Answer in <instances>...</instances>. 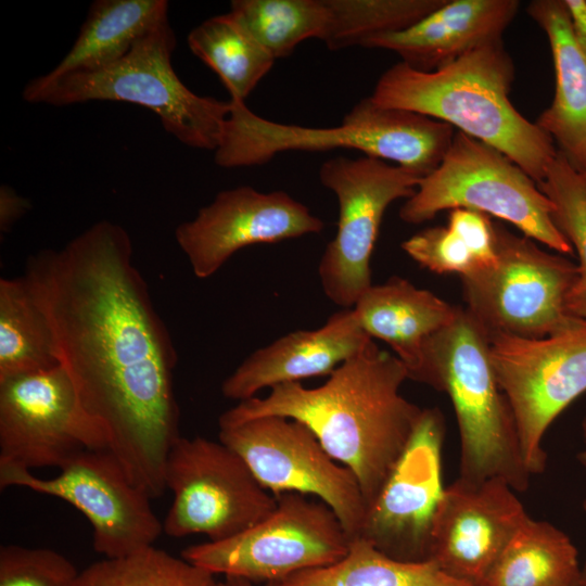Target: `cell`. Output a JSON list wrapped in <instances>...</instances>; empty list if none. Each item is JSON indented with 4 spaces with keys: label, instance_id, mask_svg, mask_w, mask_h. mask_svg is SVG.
<instances>
[{
    "label": "cell",
    "instance_id": "cell-1",
    "mask_svg": "<svg viewBox=\"0 0 586 586\" xmlns=\"http://www.w3.org/2000/svg\"><path fill=\"white\" fill-rule=\"evenodd\" d=\"M24 278L107 449L136 486L162 496L166 458L181 436L177 354L132 263L128 232L98 221L64 247L29 256Z\"/></svg>",
    "mask_w": 586,
    "mask_h": 586
},
{
    "label": "cell",
    "instance_id": "cell-2",
    "mask_svg": "<svg viewBox=\"0 0 586 586\" xmlns=\"http://www.w3.org/2000/svg\"><path fill=\"white\" fill-rule=\"evenodd\" d=\"M407 369L371 340L316 387L301 382L270 388L219 417V428L280 416L304 423L327 453L356 476L369 507L404 454L422 409L400 387Z\"/></svg>",
    "mask_w": 586,
    "mask_h": 586
},
{
    "label": "cell",
    "instance_id": "cell-3",
    "mask_svg": "<svg viewBox=\"0 0 586 586\" xmlns=\"http://www.w3.org/2000/svg\"><path fill=\"white\" fill-rule=\"evenodd\" d=\"M513 81L514 65L501 41L433 72L400 61L380 76L370 98L379 105L458 128L504 153L539 183L558 151L550 137L511 103Z\"/></svg>",
    "mask_w": 586,
    "mask_h": 586
},
{
    "label": "cell",
    "instance_id": "cell-4",
    "mask_svg": "<svg viewBox=\"0 0 586 586\" xmlns=\"http://www.w3.org/2000/svg\"><path fill=\"white\" fill-rule=\"evenodd\" d=\"M215 163L224 168L263 165L283 152L344 149L391 161L420 178L433 173L451 145L455 128L405 110L359 100L333 127H308L266 119L244 101L230 99Z\"/></svg>",
    "mask_w": 586,
    "mask_h": 586
},
{
    "label": "cell",
    "instance_id": "cell-5",
    "mask_svg": "<svg viewBox=\"0 0 586 586\" xmlns=\"http://www.w3.org/2000/svg\"><path fill=\"white\" fill-rule=\"evenodd\" d=\"M409 379L448 395L460 438L459 477L481 482L499 477L515 492L532 476L520 449L510 405L489 357V337L466 308L424 344Z\"/></svg>",
    "mask_w": 586,
    "mask_h": 586
},
{
    "label": "cell",
    "instance_id": "cell-6",
    "mask_svg": "<svg viewBox=\"0 0 586 586\" xmlns=\"http://www.w3.org/2000/svg\"><path fill=\"white\" fill-rule=\"evenodd\" d=\"M176 38L166 18L142 36L117 62L91 72L30 80L23 99L63 106L88 101H120L154 112L164 129L181 143L215 151L231 110L230 99L199 95L171 64Z\"/></svg>",
    "mask_w": 586,
    "mask_h": 586
},
{
    "label": "cell",
    "instance_id": "cell-7",
    "mask_svg": "<svg viewBox=\"0 0 586 586\" xmlns=\"http://www.w3.org/2000/svg\"><path fill=\"white\" fill-rule=\"evenodd\" d=\"M454 208L495 216L559 254L574 253L552 219V202L537 183L504 153L461 131L440 166L405 201L399 217L419 225Z\"/></svg>",
    "mask_w": 586,
    "mask_h": 586
},
{
    "label": "cell",
    "instance_id": "cell-8",
    "mask_svg": "<svg viewBox=\"0 0 586 586\" xmlns=\"http://www.w3.org/2000/svg\"><path fill=\"white\" fill-rule=\"evenodd\" d=\"M496 264L461 278L466 309L488 335L544 337L570 324L569 293L577 265L494 222Z\"/></svg>",
    "mask_w": 586,
    "mask_h": 586
},
{
    "label": "cell",
    "instance_id": "cell-9",
    "mask_svg": "<svg viewBox=\"0 0 586 586\" xmlns=\"http://www.w3.org/2000/svg\"><path fill=\"white\" fill-rule=\"evenodd\" d=\"M276 497V509L254 526L225 540L191 545L181 558L213 575L266 584L346 556L352 537L331 508L297 493Z\"/></svg>",
    "mask_w": 586,
    "mask_h": 586
},
{
    "label": "cell",
    "instance_id": "cell-10",
    "mask_svg": "<svg viewBox=\"0 0 586 586\" xmlns=\"http://www.w3.org/2000/svg\"><path fill=\"white\" fill-rule=\"evenodd\" d=\"M497 383L513 413L524 466L546 468L543 440L553 420L586 392V321L544 337L488 335Z\"/></svg>",
    "mask_w": 586,
    "mask_h": 586
},
{
    "label": "cell",
    "instance_id": "cell-11",
    "mask_svg": "<svg viewBox=\"0 0 586 586\" xmlns=\"http://www.w3.org/2000/svg\"><path fill=\"white\" fill-rule=\"evenodd\" d=\"M164 477L174 498L163 531L174 538L203 534L208 542L225 540L267 518L278 504L220 441L180 436L167 455Z\"/></svg>",
    "mask_w": 586,
    "mask_h": 586
},
{
    "label": "cell",
    "instance_id": "cell-12",
    "mask_svg": "<svg viewBox=\"0 0 586 586\" xmlns=\"http://www.w3.org/2000/svg\"><path fill=\"white\" fill-rule=\"evenodd\" d=\"M318 176L339 203L336 233L321 255L319 279L331 302L352 308L372 285L370 260L386 208L412 196L422 178L366 155L329 158Z\"/></svg>",
    "mask_w": 586,
    "mask_h": 586
},
{
    "label": "cell",
    "instance_id": "cell-13",
    "mask_svg": "<svg viewBox=\"0 0 586 586\" xmlns=\"http://www.w3.org/2000/svg\"><path fill=\"white\" fill-rule=\"evenodd\" d=\"M24 487L53 496L80 511L92 527L93 549L105 559L132 556L153 547L163 523L151 497L136 486L109 449L86 450L51 479L0 462V488Z\"/></svg>",
    "mask_w": 586,
    "mask_h": 586
},
{
    "label": "cell",
    "instance_id": "cell-14",
    "mask_svg": "<svg viewBox=\"0 0 586 586\" xmlns=\"http://www.w3.org/2000/svg\"><path fill=\"white\" fill-rule=\"evenodd\" d=\"M218 437L272 495L317 496L337 515L352 539L358 535L368 509L359 483L304 423L265 416L219 428Z\"/></svg>",
    "mask_w": 586,
    "mask_h": 586
},
{
    "label": "cell",
    "instance_id": "cell-15",
    "mask_svg": "<svg viewBox=\"0 0 586 586\" xmlns=\"http://www.w3.org/2000/svg\"><path fill=\"white\" fill-rule=\"evenodd\" d=\"M107 449L60 365L0 381V462L61 468L78 454Z\"/></svg>",
    "mask_w": 586,
    "mask_h": 586
},
{
    "label": "cell",
    "instance_id": "cell-16",
    "mask_svg": "<svg viewBox=\"0 0 586 586\" xmlns=\"http://www.w3.org/2000/svg\"><path fill=\"white\" fill-rule=\"evenodd\" d=\"M444 434L441 410L422 409L404 454L368 507L356 537L400 561L428 560L431 530L445 491Z\"/></svg>",
    "mask_w": 586,
    "mask_h": 586
},
{
    "label": "cell",
    "instance_id": "cell-17",
    "mask_svg": "<svg viewBox=\"0 0 586 586\" xmlns=\"http://www.w3.org/2000/svg\"><path fill=\"white\" fill-rule=\"evenodd\" d=\"M323 221L284 191L240 186L219 192L196 216L175 230L194 276L215 275L239 250L319 233Z\"/></svg>",
    "mask_w": 586,
    "mask_h": 586
},
{
    "label": "cell",
    "instance_id": "cell-18",
    "mask_svg": "<svg viewBox=\"0 0 586 586\" xmlns=\"http://www.w3.org/2000/svg\"><path fill=\"white\" fill-rule=\"evenodd\" d=\"M530 517L511 485L499 477H458L445 487L430 535L428 560L449 576L484 586L519 527Z\"/></svg>",
    "mask_w": 586,
    "mask_h": 586
},
{
    "label": "cell",
    "instance_id": "cell-19",
    "mask_svg": "<svg viewBox=\"0 0 586 586\" xmlns=\"http://www.w3.org/2000/svg\"><path fill=\"white\" fill-rule=\"evenodd\" d=\"M372 339L353 308H343L316 330L285 334L246 357L221 384L226 398L243 402L284 383L329 375Z\"/></svg>",
    "mask_w": 586,
    "mask_h": 586
},
{
    "label": "cell",
    "instance_id": "cell-20",
    "mask_svg": "<svg viewBox=\"0 0 586 586\" xmlns=\"http://www.w3.org/2000/svg\"><path fill=\"white\" fill-rule=\"evenodd\" d=\"M519 8L518 0H447L411 26L374 35L361 47L393 51L410 67L433 72L474 49L501 42Z\"/></svg>",
    "mask_w": 586,
    "mask_h": 586
},
{
    "label": "cell",
    "instance_id": "cell-21",
    "mask_svg": "<svg viewBox=\"0 0 586 586\" xmlns=\"http://www.w3.org/2000/svg\"><path fill=\"white\" fill-rule=\"evenodd\" d=\"M526 12L548 38L556 78L552 102L535 124L575 169L586 173V55L563 0H534Z\"/></svg>",
    "mask_w": 586,
    "mask_h": 586
},
{
    "label": "cell",
    "instance_id": "cell-22",
    "mask_svg": "<svg viewBox=\"0 0 586 586\" xmlns=\"http://www.w3.org/2000/svg\"><path fill=\"white\" fill-rule=\"evenodd\" d=\"M352 308L371 339L390 345L406 367L408 379L420 362L425 342L448 326L458 310L400 277L372 284Z\"/></svg>",
    "mask_w": 586,
    "mask_h": 586
},
{
    "label": "cell",
    "instance_id": "cell-23",
    "mask_svg": "<svg viewBox=\"0 0 586 586\" xmlns=\"http://www.w3.org/2000/svg\"><path fill=\"white\" fill-rule=\"evenodd\" d=\"M168 18L166 0H97L71 50L48 74L91 72L124 58L149 30Z\"/></svg>",
    "mask_w": 586,
    "mask_h": 586
},
{
    "label": "cell",
    "instance_id": "cell-24",
    "mask_svg": "<svg viewBox=\"0 0 586 586\" xmlns=\"http://www.w3.org/2000/svg\"><path fill=\"white\" fill-rule=\"evenodd\" d=\"M581 563L571 538L531 515L519 527L484 586H579Z\"/></svg>",
    "mask_w": 586,
    "mask_h": 586
},
{
    "label": "cell",
    "instance_id": "cell-25",
    "mask_svg": "<svg viewBox=\"0 0 586 586\" xmlns=\"http://www.w3.org/2000/svg\"><path fill=\"white\" fill-rule=\"evenodd\" d=\"M275 586H472L446 574L433 561L407 562L380 551L361 537L352 539L337 562L305 570Z\"/></svg>",
    "mask_w": 586,
    "mask_h": 586
},
{
    "label": "cell",
    "instance_id": "cell-26",
    "mask_svg": "<svg viewBox=\"0 0 586 586\" xmlns=\"http://www.w3.org/2000/svg\"><path fill=\"white\" fill-rule=\"evenodd\" d=\"M60 366L46 316L23 277L0 279V381Z\"/></svg>",
    "mask_w": 586,
    "mask_h": 586
},
{
    "label": "cell",
    "instance_id": "cell-27",
    "mask_svg": "<svg viewBox=\"0 0 586 586\" xmlns=\"http://www.w3.org/2000/svg\"><path fill=\"white\" fill-rule=\"evenodd\" d=\"M187 42L217 74L230 99L245 101L276 61L230 11L200 23Z\"/></svg>",
    "mask_w": 586,
    "mask_h": 586
},
{
    "label": "cell",
    "instance_id": "cell-28",
    "mask_svg": "<svg viewBox=\"0 0 586 586\" xmlns=\"http://www.w3.org/2000/svg\"><path fill=\"white\" fill-rule=\"evenodd\" d=\"M230 12L275 59L288 58L303 41H323L328 0H232Z\"/></svg>",
    "mask_w": 586,
    "mask_h": 586
},
{
    "label": "cell",
    "instance_id": "cell-29",
    "mask_svg": "<svg viewBox=\"0 0 586 586\" xmlns=\"http://www.w3.org/2000/svg\"><path fill=\"white\" fill-rule=\"evenodd\" d=\"M447 0H328L329 24L323 43L337 51L370 37L405 29Z\"/></svg>",
    "mask_w": 586,
    "mask_h": 586
},
{
    "label": "cell",
    "instance_id": "cell-30",
    "mask_svg": "<svg viewBox=\"0 0 586 586\" xmlns=\"http://www.w3.org/2000/svg\"><path fill=\"white\" fill-rule=\"evenodd\" d=\"M555 206L552 219L578 258V275L566 301L568 314L586 321V173L559 152L537 183Z\"/></svg>",
    "mask_w": 586,
    "mask_h": 586
},
{
    "label": "cell",
    "instance_id": "cell-31",
    "mask_svg": "<svg viewBox=\"0 0 586 586\" xmlns=\"http://www.w3.org/2000/svg\"><path fill=\"white\" fill-rule=\"evenodd\" d=\"M72 586H220L215 575L154 546L103 559L79 572Z\"/></svg>",
    "mask_w": 586,
    "mask_h": 586
},
{
    "label": "cell",
    "instance_id": "cell-32",
    "mask_svg": "<svg viewBox=\"0 0 586 586\" xmlns=\"http://www.w3.org/2000/svg\"><path fill=\"white\" fill-rule=\"evenodd\" d=\"M78 574L75 564L53 549L0 548V586H72Z\"/></svg>",
    "mask_w": 586,
    "mask_h": 586
},
{
    "label": "cell",
    "instance_id": "cell-33",
    "mask_svg": "<svg viewBox=\"0 0 586 586\" xmlns=\"http://www.w3.org/2000/svg\"><path fill=\"white\" fill-rule=\"evenodd\" d=\"M403 251L422 267L460 278L483 268L468 243L448 227H429L402 243Z\"/></svg>",
    "mask_w": 586,
    "mask_h": 586
},
{
    "label": "cell",
    "instance_id": "cell-34",
    "mask_svg": "<svg viewBox=\"0 0 586 586\" xmlns=\"http://www.w3.org/2000/svg\"><path fill=\"white\" fill-rule=\"evenodd\" d=\"M447 227L468 243L483 270L496 264L494 221L488 215L468 208H454L449 212Z\"/></svg>",
    "mask_w": 586,
    "mask_h": 586
},
{
    "label": "cell",
    "instance_id": "cell-35",
    "mask_svg": "<svg viewBox=\"0 0 586 586\" xmlns=\"http://www.w3.org/2000/svg\"><path fill=\"white\" fill-rule=\"evenodd\" d=\"M30 208L29 201L13 188L2 184L0 188V231L7 233L11 227Z\"/></svg>",
    "mask_w": 586,
    "mask_h": 586
},
{
    "label": "cell",
    "instance_id": "cell-36",
    "mask_svg": "<svg viewBox=\"0 0 586 586\" xmlns=\"http://www.w3.org/2000/svg\"><path fill=\"white\" fill-rule=\"evenodd\" d=\"M575 41L586 55V0H563Z\"/></svg>",
    "mask_w": 586,
    "mask_h": 586
},
{
    "label": "cell",
    "instance_id": "cell-37",
    "mask_svg": "<svg viewBox=\"0 0 586 586\" xmlns=\"http://www.w3.org/2000/svg\"><path fill=\"white\" fill-rule=\"evenodd\" d=\"M220 586H258V585L247 579L227 576L225 577L222 582H220ZM263 586H275V584L266 583Z\"/></svg>",
    "mask_w": 586,
    "mask_h": 586
},
{
    "label": "cell",
    "instance_id": "cell-38",
    "mask_svg": "<svg viewBox=\"0 0 586 586\" xmlns=\"http://www.w3.org/2000/svg\"><path fill=\"white\" fill-rule=\"evenodd\" d=\"M582 435H583V448L577 454V460L582 466L586 468V419L582 423ZM584 510L586 511V498L583 502Z\"/></svg>",
    "mask_w": 586,
    "mask_h": 586
},
{
    "label": "cell",
    "instance_id": "cell-39",
    "mask_svg": "<svg viewBox=\"0 0 586 586\" xmlns=\"http://www.w3.org/2000/svg\"><path fill=\"white\" fill-rule=\"evenodd\" d=\"M579 586H586V559L581 565Z\"/></svg>",
    "mask_w": 586,
    "mask_h": 586
}]
</instances>
